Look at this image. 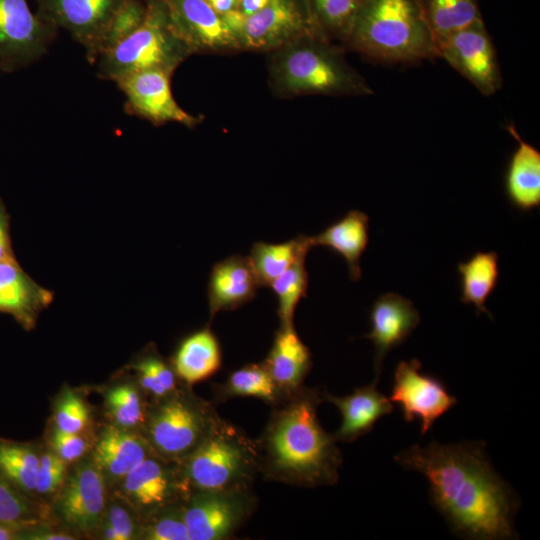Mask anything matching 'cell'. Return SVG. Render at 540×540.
I'll return each instance as SVG.
<instances>
[{
    "label": "cell",
    "instance_id": "obj_13",
    "mask_svg": "<svg viewBox=\"0 0 540 540\" xmlns=\"http://www.w3.org/2000/svg\"><path fill=\"white\" fill-rule=\"evenodd\" d=\"M244 489L199 490L183 506L190 540H221L231 536L250 512Z\"/></svg>",
    "mask_w": 540,
    "mask_h": 540
},
{
    "label": "cell",
    "instance_id": "obj_22",
    "mask_svg": "<svg viewBox=\"0 0 540 540\" xmlns=\"http://www.w3.org/2000/svg\"><path fill=\"white\" fill-rule=\"evenodd\" d=\"M122 490L135 508L158 511L175 495L177 479L163 461L148 456L123 478Z\"/></svg>",
    "mask_w": 540,
    "mask_h": 540
},
{
    "label": "cell",
    "instance_id": "obj_18",
    "mask_svg": "<svg viewBox=\"0 0 540 540\" xmlns=\"http://www.w3.org/2000/svg\"><path fill=\"white\" fill-rule=\"evenodd\" d=\"M259 287L248 256L236 254L219 261L212 267L207 285L210 319L218 312L235 310L250 302Z\"/></svg>",
    "mask_w": 540,
    "mask_h": 540
},
{
    "label": "cell",
    "instance_id": "obj_11",
    "mask_svg": "<svg viewBox=\"0 0 540 540\" xmlns=\"http://www.w3.org/2000/svg\"><path fill=\"white\" fill-rule=\"evenodd\" d=\"M173 73L160 69L127 74L115 81L125 96L128 114L147 120L155 126L178 123L188 128L198 126L203 116L185 111L171 91Z\"/></svg>",
    "mask_w": 540,
    "mask_h": 540
},
{
    "label": "cell",
    "instance_id": "obj_7",
    "mask_svg": "<svg viewBox=\"0 0 540 540\" xmlns=\"http://www.w3.org/2000/svg\"><path fill=\"white\" fill-rule=\"evenodd\" d=\"M222 17L240 51L269 53L301 38H326L307 0H275L249 16L235 10Z\"/></svg>",
    "mask_w": 540,
    "mask_h": 540
},
{
    "label": "cell",
    "instance_id": "obj_28",
    "mask_svg": "<svg viewBox=\"0 0 540 540\" xmlns=\"http://www.w3.org/2000/svg\"><path fill=\"white\" fill-rule=\"evenodd\" d=\"M312 248L310 236L300 234L281 242H256L248 255L260 286L269 285L298 260L306 258Z\"/></svg>",
    "mask_w": 540,
    "mask_h": 540
},
{
    "label": "cell",
    "instance_id": "obj_20",
    "mask_svg": "<svg viewBox=\"0 0 540 540\" xmlns=\"http://www.w3.org/2000/svg\"><path fill=\"white\" fill-rule=\"evenodd\" d=\"M324 399L335 404L341 412L342 422L333 437L344 442L355 441L369 433L380 418L394 410L390 399L376 388V382L344 397L325 394Z\"/></svg>",
    "mask_w": 540,
    "mask_h": 540
},
{
    "label": "cell",
    "instance_id": "obj_38",
    "mask_svg": "<svg viewBox=\"0 0 540 540\" xmlns=\"http://www.w3.org/2000/svg\"><path fill=\"white\" fill-rule=\"evenodd\" d=\"M54 421L56 429L80 434L89 425V410L80 397L66 393L56 408Z\"/></svg>",
    "mask_w": 540,
    "mask_h": 540
},
{
    "label": "cell",
    "instance_id": "obj_33",
    "mask_svg": "<svg viewBox=\"0 0 540 540\" xmlns=\"http://www.w3.org/2000/svg\"><path fill=\"white\" fill-rule=\"evenodd\" d=\"M39 456L19 444L0 443V474L22 492L36 491Z\"/></svg>",
    "mask_w": 540,
    "mask_h": 540
},
{
    "label": "cell",
    "instance_id": "obj_40",
    "mask_svg": "<svg viewBox=\"0 0 540 540\" xmlns=\"http://www.w3.org/2000/svg\"><path fill=\"white\" fill-rule=\"evenodd\" d=\"M137 527L130 513L120 505H113L103 527V536L108 540H130L136 535Z\"/></svg>",
    "mask_w": 540,
    "mask_h": 540
},
{
    "label": "cell",
    "instance_id": "obj_45",
    "mask_svg": "<svg viewBox=\"0 0 540 540\" xmlns=\"http://www.w3.org/2000/svg\"><path fill=\"white\" fill-rule=\"evenodd\" d=\"M220 16H224L237 9L239 0H205Z\"/></svg>",
    "mask_w": 540,
    "mask_h": 540
},
{
    "label": "cell",
    "instance_id": "obj_43",
    "mask_svg": "<svg viewBox=\"0 0 540 540\" xmlns=\"http://www.w3.org/2000/svg\"><path fill=\"white\" fill-rule=\"evenodd\" d=\"M13 252L9 235V220L5 206L0 199V261L12 258Z\"/></svg>",
    "mask_w": 540,
    "mask_h": 540
},
{
    "label": "cell",
    "instance_id": "obj_8",
    "mask_svg": "<svg viewBox=\"0 0 540 540\" xmlns=\"http://www.w3.org/2000/svg\"><path fill=\"white\" fill-rule=\"evenodd\" d=\"M220 420L206 403L170 394L151 414L147 440L160 456L184 461Z\"/></svg>",
    "mask_w": 540,
    "mask_h": 540
},
{
    "label": "cell",
    "instance_id": "obj_12",
    "mask_svg": "<svg viewBox=\"0 0 540 540\" xmlns=\"http://www.w3.org/2000/svg\"><path fill=\"white\" fill-rule=\"evenodd\" d=\"M418 359L400 361L394 372L390 401L400 406L406 422L420 421L425 435L434 422L450 410L457 398L450 395L436 377L422 373Z\"/></svg>",
    "mask_w": 540,
    "mask_h": 540
},
{
    "label": "cell",
    "instance_id": "obj_5",
    "mask_svg": "<svg viewBox=\"0 0 540 540\" xmlns=\"http://www.w3.org/2000/svg\"><path fill=\"white\" fill-rule=\"evenodd\" d=\"M142 24L97 62L98 77L117 79L138 71L160 69L174 73L193 53L172 28L160 0H144Z\"/></svg>",
    "mask_w": 540,
    "mask_h": 540
},
{
    "label": "cell",
    "instance_id": "obj_31",
    "mask_svg": "<svg viewBox=\"0 0 540 540\" xmlns=\"http://www.w3.org/2000/svg\"><path fill=\"white\" fill-rule=\"evenodd\" d=\"M229 396H248L260 398L269 403L277 402L283 394L264 364H249L232 372L222 387Z\"/></svg>",
    "mask_w": 540,
    "mask_h": 540
},
{
    "label": "cell",
    "instance_id": "obj_21",
    "mask_svg": "<svg viewBox=\"0 0 540 540\" xmlns=\"http://www.w3.org/2000/svg\"><path fill=\"white\" fill-rule=\"evenodd\" d=\"M517 141L505 174V193L515 209L523 213L540 206V152L525 142L513 124L506 127Z\"/></svg>",
    "mask_w": 540,
    "mask_h": 540
},
{
    "label": "cell",
    "instance_id": "obj_37",
    "mask_svg": "<svg viewBox=\"0 0 540 540\" xmlns=\"http://www.w3.org/2000/svg\"><path fill=\"white\" fill-rule=\"evenodd\" d=\"M148 540H190L183 507L167 509L156 516L145 528Z\"/></svg>",
    "mask_w": 540,
    "mask_h": 540
},
{
    "label": "cell",
    "instance_id": "obj_42",
    "mask_svg": "<svg viewBox=\"0 0 540 540\" xmlns=\"http://www.w3.org/2000/svg\"><path fill=\"white\" fill-rule=\"evenodd\" d=\"M135 367L138 371L140 384L144 390L158 398H165L168 396L150 364L148 354L143 356L137 362Z\"/></svg>",
    "mask_w": 540,
    "mask_h": 540
},
{
    "label": "cell",
    "instance_id": "obj_1",
    "mask_svg": "<svg viewBox=\"0 0 540 540\" xmlns=\"http://www.w3.org/2000/svg\"><path fill=\"white\" fill-rule=\"evenodd\" d=\"M481 441H432L398 453L394 460L424 475L432 504L454 534L465 539H515L519 500L493 469Z\"/></svg>",
    "mask_w": 540,
    "mask_h": 540
},
{
    "label": "cell",
    "instance_id": "obj_14",
    "mask_svg": "<svg viewBox=\"0 0 540 540\" xmlns=\"http://www.w3.org/2000/svg\"><path fill=\"white\" fill-rule=\"evenodd\" d=\"M160 2L172 28L193 54L240 51L223 17L205 0H160Z\"/></svg>",
    "mask_w": 540,
    "mask_h": 540
},
{
    "label": "cell",
    "instance_id": "obj_30",
    "mask_svg": "<svg viewBox=\"0 0 540 540\" xmlns=\"http://www.w3.org/2000/svg\"><path fill=\"white\" fill-rule=\"evenodd\" d=\"M366 0H307L312 15L329 40L342 45Z\"/></svg>",
    "mask_w": 540,
    "mask_h": 540
},
{
    "label": "cell",
    "instance_id": "obj_36",
    "mask_svg": "<svg viewBox=\"0 0 540 540\" xmlns=\"http://www.w3.org/2000/svg\"><path fill=\"white\" fill-rule=\"evenodd\" d=\"M20 489L0 474V523L20 528L32 521V509Z\"/></svg>",
    "mask_w": 540,
    "mask_h": 540
},
{
    "label": "cell",
    "instance_id": "obj_23",
    "mask_svg": "<svg viewBox=\"0 0 540 540\" xmlns=\"http://www.w3.org/2000/svg\"><path fill=\"white\" fill-rule=\"evenodd\" d=\"M263 364L283 394L290 396L300 389L312 360L294 325L280 326Z\"/></svg>",
    "mask_w": 540,
    "mask_h": 540
},
{
    "label": "cell",
    "instance_id": "obj_2",
    "mask_svg": "<svg viewBox=\"0 0 540 540\" xmlns=\"http://www.w3.org/2000/svg\"><path fill=\"white\" fill-rule=\"evenodd\" d=\"M289 397L264 432L260 464L279 481L306 487L335 484L342 457L335 438L318 421L320 392L299 389Z\"/></svg>",
    "mask_w": 540,
    "mask_h": 540
},
{
    "label": "cell",
    "instance_id": "obj_3",
    "mask_svg": "<svg viewBox=\"0 0 540 540\" xmlns=\"http://www.w3.org/2000/svg\"><path fill=\"white\" fill-rule=\"evenodd\" d=\"M345 49L323 37H305L269 52V86L283 98L366 96L367 81L345 59Z\"/></svg>",
    "mask_w": 540,
    "mask_h": 540
},
{
    "label": "cell",
    "instance_id": "obj_41",
    "mask_svg": "<svg viewBox=\"0 0 540 540\" xmlns=\"http://www.w3.org/2000/svg\"><path fill=\"white\" fill-rule=\"evenodd\" d=\"M52 449L66 463L80 459L87 451V441L79 433H70L55 428L51 436Z\"/></svg>",
    "mask_w": 540,
    "mask_h": 540
},
{
    "label": "cell",
    "instance_id": "obj_24",
    "mask_svg": "<svg viewBox=\"0 0 540 540\" xmlns=\"http://www.w3.org/2000/svg\"><path fill=\"white\" fill-rule=\"evenodd\" d=\"M312 247H326L340 255L347 263L352 281L361 278L360 260L369 243V217L359 210H351L317 235L310 236Z\"/></svg>",
    "mask_w": 540,
    "mask_h": 540
},
{
    "label": "cell",
    "instance_id": "obj_32",
    "mask_svg": "<svg viewBox=\"0 0 540 540\" xmlns=\"http://www.w3.org/2000/svg\"><path fill=\"white\" fill-rule=\"evenodd\" d=\"M305 259L298 260L269 285L277 298L280 326L294 325L296 307L307 296L309 277Z\"/></svg>",
    "mask_w": 540,
    "mask_h": 540
},
{
    "label": "cell",
    "instance_id": "obj_4",
    "mask_svg": "<svg viewBox=\"0 0 540 540\" xmlns=\"http://www.w3.org/2000/svg\"><path fill=\"white\" fill-rule=\"evenodd\" d=\"M341 46L383 63L438 58L419 0H366Z\"/></svg>",
    "mask_w": 540,
    "mask_h": 540
},
{
    "label": "cell",
    "instance_id": "obj_34",
    "mask_svg": "<svg viewBox=\"0 0 540 540\" xmlns=\"http://www.w3.org/2000/svg\"><path fill=\"white\" fill-rule=\"evenodd\" d=\"M145 15L146 4L144 0H125L110 20L98 42L96 60L101 54L131 35L142 24Z\"/></svg>",
    "mask_w": 540,
    "mask_h": 540
},
{
    "label": "cell",
    "instance_id": "obj_44",
    "mask_svg": "<svg viewBox=\"0 0 540 540\" xmlns=\"http://www.w3.org/2000/svg\"><path fill=\"white\" fill-rule=\"evenodd\" d=\"M274 1L275 0H239L236 11L243 16H249L264 9Z\"/></svg>",
    "mask_w": 540,
    "mask_h": 540
},
{
    "label": "cell",
    "instance_id": "obj_17",
    "mask_svg": "<svg viewBox=\"0 0 540 540\" xmlns=\"http://www.w3.org/2000/svg\"><path fill=\"white\" fill-rule=\"evenodd\" d=\"M420 320L413 302L402 295L390 292L374 301L370 310L371 331L364 335L372 340L375 348L374 382L377 383L379 379L387 353L404 343Z\"/></svg>",
    "mask_w": 540,
    "mask_h": 540
},
{
    "label": "cell",
    "instance_id": "obj_29",
    "mask_svg": "<svg viewBox=\"0 0 540 540\" xmlns=\"http://www.w3.org/2000/svg\"><path fill=\"white\" fill-rule=\"evenodd\" d=\"M425 19L438 41L482 19L477 0H419Z\"/></svg>",
    "mask_w": 540,
    "mask_h": 540
},
{
    "label": "cell",
    "instance_id": "obj_47",
    "mask_svg": "<svg viewBox=\"0 0 540 540\" xmlns=\"http://www.w3.org/2000/svg\"><path fill=\"white\" fill-rule=\"evenodd\" d=\"M20 529L22 528L5 523H0V540H14L20 538Z\"/></svg>",
    "mask_w": 540,
    "mask_h": 540
},
{
    "label": "cell",
    "instance_id": "obj_27",
    "mask_svg": "<svg viewBox=\"0 0 540 540\" xmlns=\"http://www.w3.org/2000/svg\"><path fill=\"white\" fill-rule=\"evenodd\" d=\"M460 274V301L473 304L476 312L492 315L485 303L497 287L499 280V256L495 251H478L468 260L458 264Z\"/></svg>",
    "mask_w": 540,
    "mask_h": 540
},
{
    "label": "cell",
    "instance_id": "obj_26",
    "mask_svg": "<svg viewBox=\"0 0 540 540\" xmlns=\"http://www.w3.org/2000/svg\"><path fill=\"white\" fill-rule=\"evenodd\" d=\"M221 363V347L209 327L188 335L173 357L175 374L187 384L211 377L219 370Z\"/></svg>",
    "mask_w": 540,
    "mask_h": 540
},
{
    "label": "cell",
    "instance_id": "obj_19",
    "mask_svg": "<svg viewBox=\"0 0 540 540\" xmlns=\"http://www.w3.org/2000/svg\"><path fill=\"white\" fill-rule=\"evenodd\" d=\"M53 300V293L37 284L12 258L0 261V311L30 327L39 312Z\"/></svg>",
    "mask_w": 540,
    "mask_h": 540
},
{
    "label": "cell",
    "instance_id": "obj_25",
    "mask_svg": "<svg viewBox=\"0 0 540 540\" xmlns=\"http://www.w3.org/2000/svg\"><path fill=\"white\" fill-rule=\"evenodd\" d=\"M129 430L117 425L106 427L94 448L93 462L115 479L124 478L148 457L147 439Z\"/></svg>",
    "mask_w": 540,
    "mask_h": 540
},
{
    "label": "cell",
    "instance_id": "obj_6",
    "mask_svg": "<svg viewBox=\"0 0 540 540\" xmlns=\"http://www.w3.org/2000/svg\"><path fill=\"white\" fill-rule=\"evenodd\" d=\"M259 464L255 444L220 420L184 460V479L193 491L244 489Z\"/></svg>",
    "mask_w": 540,
    "mask_h": 540
},
{
    "label": "cell",
    "instance_id": "obj_46",
    "mask_svg": "<svg viewBox=\"0 0 540 540\" xmlns=\"http://www.w3.org/2000/svg\"><path fill=\"white\" fill-rule=\"evenodd\" d=\"M29 539H35V540H72L74 537H72L70 534L64 533V532H54V531H42L38 533H34L29 535Z\"/></svg>",
    "mask_w": 540,
    "mask_h": 540
},
{
    "label": "cell",
    "instance_id": "obj_35",
    "mask_svg": "<svg viewBox=\"0 0 540 540\" xmlns=\"http://www.w3.org/2000/svg\"><path fill=\"white\" fill-rule=\"evenodd\" d=\"M105 403L109 416L119 427L132 429L144 420L142 399L138 390L130 384H121L110 389Z\"/></svg>",
    "mask_w": 540,
    "mask_h": 540
},
{
    "label": "cell",
    "instance_id": "obj_15",
    "mask_svg": "<svg viewBox=\"0 0 540 540\" xmlns=\"http://www.w3.org/2000/svg\"><path fill=\"white\" fill-rule=\"evenodd\" d=\"M37 14L57 29L69 32L85 48L90 63L96 61L98 42L125 0H34Z\"/></svg>",
    "mask_w": 540,
    "mask_h": 540
},
{
    "label": "cell",
    "instance_id": "obj_10",
    "mask_svg": "<svg viewBox=\"0 0 540 540\" xmlns=\"http://www.w3.org/2000/svg\"><path fill=\"white\" fill-rule=\"evenodd\" d=\"M437 50L438 57L483 95H493L502 87L497 51L482 19L438 41Z\"/></svg>",
    "mask_w": 540,
    "mask_h": 540
},
{
    "label": "cell",
    "instance_id": "obj_9",
    "mask_svg": "<svg viewBox=\"0 0 540 540\" xmlns=\"http://www.w3.org/2000/svg\"><path fill=\"white\" fill-rule=\"evenodd\" d=\"M57 30L32 12L28 0H0V70L12 73L41 59Z\"/></svg>",
    "mask_w": 540,
    "mask_h": 540
},
{
    "label": "cell",
    "instance_id": "obj_39",
    "mask_svg": "<svg viewBox=\"0 0 540 540\" xmlns=\"http://www.w3.org/2000/svg\"><path fill=\"white\" fill-rule=\"evenodd\" d=\"M67 464L54 452H47L39 456L36 492L50 495L58 491L65 482Z\"/></svg>",
    "mask_w": 540,
    "mask_h": 540
},
{
    "label": "cell",
    "instance_id": "obj_16",
    "mask_svg": "<svg viewBox=\"0 0 540 540\" xmlns=\"http://www.w3.org/2000/svg\"><path fill=\"white\" fill-rule=\"evenodd\" d=\"M105 505V477L100 468L94 462L75 468L58 501L61 518L78 531L90 533L102 521Z\"/></svg>",
    "mask_w": 540,
    "mask_h": 540
}]
</instances>
